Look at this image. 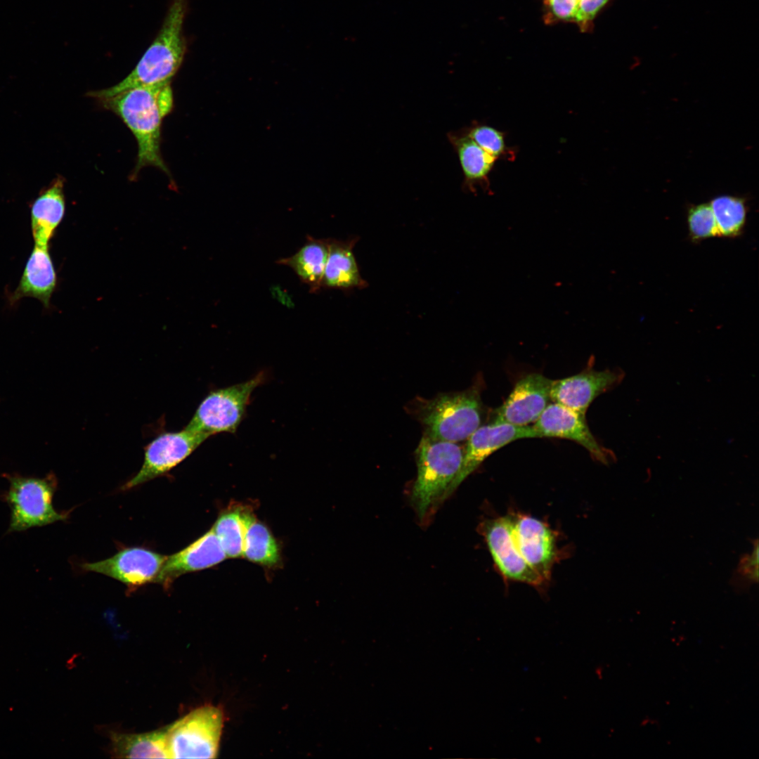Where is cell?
<instances>
[{"mask_svg":"<svg viewBox=\"0 0 759 759\" xmlns=\"http://www.w3.org/2000/svg\"><path fill=\"white\" fill-rule=\"evenodd\" d=\"M98 100L123 121L136 140L138 155L133 176L149 166L169 175L161 155L160 141L162 121L174 107L170 84L136 87Z\"/></svg>","mask_w":759,"mask_h":759,"instance_id":"obj_1","label":"cell"},{"mask_svg":"<svg viewBox=\"0 0 759 759\" xmlns=\"http://www.w3.org/2000/svg\"><path fill=\"white\" fill-rule=\"evenodd\" d=\"M188 0H172L157 37L133 70L115 85L89 93L101 100L124 91L171 83L186 53L183 32Z\"/></svg>","mask_w":759,"mask_h":759,"instance_id":"obj_2","label":"cell"},{"mask_svg":"<svg viewBox=\"0 0 759 759\" xmlns=\"http://www.w3.org/2000/svg\"><path fill=\"white\" fill-rule=\"evenodd\" d=\"M463 448L458 443L422 435L415 450L417 474L410 502L419 522L427 525L439 506L452 493V486L462 461Z\"/></svg>","mask_w":759,"mask_h":759,"instance_id":"obj_3","label":"cell"},{"mask_svg":"<svg viewBox=\"0 0 759 759\" xmlns=\"http://www.w3.org/2000/svg\"><path fill=\"white\" fill-rule=\"evenodd\" d=\"M414 415L429 437L458 443L466 440L481 425L483 404L481 387L442 393L432 398L417 399Z\"/></svg>","mask_w":759,"mask_h":759,"instance_id":"obj_4","label":"cell"},{"mask_svg":"<svg viewBox=\"0 0 759 759\" xmlns=\"http://www.w3.org/2000/svg\"><path fill=\"white\" fill-rule=\"evenodd\" d=\"M9 488L1 495L11 510L7 533L24 531L41 527L68 517V512H60L53 505L57 481L53 474L43 478L24 476L18 474H4Z\"/></svg>","mask_w":759,"mask_h":759,"instance_id":"obj_5","label":"cell"},{"mask_svg":"<svg viewBox=\"0 0 759 759\" xmlns=\"http://www.w3.org/2000/svg\"><path fill=\"white\" fill-rule=\"evenodd\" d=\"M263 372L227 387L211 391L199 404L187 428L209 437L236 432L245 418L254 390L264 382Z\"/></svg>","mask_w":759,"mask_h":759,"instance_id":"obj_6","label":"cell"},{"mask_svg":"<svg viewBox=\"0 0 759 759\" xmlns=\"http://www.w3.org/2000/svg\"><path fill=\"white\" fill-rule=\"evenodd\" d=\"M223 712L205 705L167 726L170 758H213L217 756Z\"/></svg>","mask_w":759,"mask_h":759,"instance_id":"obj_7","label":"cell"},{"mask_svg":"<svg viewBox=\"0 0 759 759\" xmlns=\"http://www.w3.org/2000/svg\"><path fill=\"white\" fill-rule=\"evenodd\" d=\"M208 438L207 435L186 427L179 432L160 434L146 446L140 470L122 489H131L167 473Z\"/></svg>","mask_w":759,"mask_h":759,"instance_id":"obj_8","label":"cell"},{"mask_svg":"<svg viewBox=\"0 0 759 759\" xmlns=\"http://www.w3.org/2000/svg\"><path fill=\"white\" fill-rule=\"evenodd\" d=\"M495 566L506 580L540 587L545 581L524 560L514 540L510 514L484 521L479 527Z\"/></svg>","mask_w":759,"mask_h":759,"instance_id":"obj_9","label":"cell"},{"mask_svg":"<svg viewBox=\"0 0 759 759\" xmlns=\"http://www.w3.org/2000/svg\"><path fill=\"white\" fill-rule=\"evenodd\" d=\"M514 540L526 563L545 583L560 557L557 534L545 522L522 513H510Z\"/></svg>","mask_w":759,"mask_h":759,"instance_id":"obj_10","label":"cell"},{"mask_svg":"<svg viewBox=\"0 0 759 759\" xmlns=\"http://www.w3.org/2000/svg\"><path fill=\"white\" fill-rule=\"evenodd\" d=\"M539 437L573 441L599 462L608 465L615 459L614 453L601 445L590 430L585 415L557 403H549L533 425Z\"/></svg>","mask_w":759,"mask_h":759,"instance_id":"obj_11","label":"cell"},{"mask_svg":"<svg viewBox=\"0 0 759 759\" xmlns=\"http://www.w3.org/2000/svg\"><path fill=\"white\" fill-rule=\"evenodd\" d=\"M167 556L140 547H128L96 562L84 563L82 568L117 580L130 588L156 583Z\"/></svg>","mask_w":759,"mask_h":759,"instance_id":"obj_12","label":"cell"},{"mask_svg":"<svg viewBox=\"0 0 759 759\" xmlns=\"http://www.w3.org/2000/svg\"><path fill=\"white\" fill-rule=\"evenodd\" d=\"M552 379L539 373L521 378L504 403L496 408L491 422L526 426L535 423L549 405Z\"/></svg>","mask_w":759,"mask_h":759,"instance_id":"obj_13","label":"cell"},{"mask_svg":"<svg viewBox=\"0 0 759 759\" xmlns=\"http://www.w3.org/2000/svg\"><path fill=\"white\" fill-rule=\"evenodd\" d=\"M540 438L533 426L491 422L479 426L467 439L453 493L491 454L519 439Z\"/></svg>","mask_w":759,"mask_h":759,"instance_id":"obj_14","label":"cell"},{"mask_svg":"<svg viewBox=\"0 0 759 759\" xmlns=\"http://www.w3.org/2000/svg\"><path fill=\"white\" fill-rule=\"evenodd\" d=\"M623 370H595L592 368L576 375L552 380L551 400L585 415L592 402L600 394L618 385L623 379Z\"/></svg>","mask_w":759,"mask_h":759,"instance_id":"obj_15","label":"cell"},{"mask_svg":"<svg viewBox=\"0 0 759 759\" xmlns=\"http://www.w3.org/2000/svg\"><path fill=\"white\" fill-rule=\"evenodd\" d=\"M226 558L217 536L211 529L183 550L167 556L156 583L168 587L183 574L214 566Z\"/></svg>","mask_w":759,"mask_h":759,"instance_id":"obj_16","label":"cell"},{"mask_svg":"<svg viewBox=\"0 0 759 759\" xmlns=\"http://www.w3.org/2000/svg\"><path fill=\"white\" fill-rule=\"evenodd\" d=\"M56 283L57 276L49 247L34 245L19 283L9 297L10 304H14L24 297H32L48 308Z\"/></svg>","mask_w":759,"mask_h":759,"instance_id":"obj_17","label":"cell"},{"mask_svg":"<svg viewBox=\"0 0 759 759\" xmlns=\"http://www.w3.org/2000/svg\"><path fill=\"white\" fill-rule=\"evenodd\" d=\"M65 211L64 179L58 176L40 191L32 203L30 224L34 245L49 247Z\"/></svg>","mask_w":759,"mask_h":759,"instance_id":"obj_18","label":"cell"},{"mask_svg":"<svg viewBox=\"0 0 759 759\" xmlns=\"http://www.w3.org/2000/svg\"><path fill=\"white\" fill-rule=\"evenodd\" d=\"M358 238L345 241L329 238L327 259L322 288L350 290L367 286L360 274L353 248Z\"/></svg>","mask_w":759,"mask_h":759,"instance_id":"obj_19","label":"cell"},{"mask_svg":"<svg viewBox=\"0 0 759 759\" xmlns=\"http://www.w3.org/2000/svg\"><path fill=\"white\" fill-rule=\"evenodd\" d=\"M448 137L457 153L465 186L472 191L476 186L490 190L489 176L498 160L481 148L464 130L450 134Z\"/></svg>","mask_w":759,"mask_h":759,"instance_id":"obj_20","label":"cell"},{"mask_svg":"<svg viewBox=\"0 0 759 759\" xmlns=\"http://www.w3.org/2000/svg\"><path fill=\"white\" fill-rule=\"evenodd\" d=\"M329 238L316 239L311 235L293 255L281 258L276 264L290 267L311 293L322 288V280L327 259Z\"/></svg>","mask_w":759,"mask_h":759,"instance_id":"obj_21","label":"cell"},{"mask_svg":"<svg viewBox=\"0 0 759 759\" xmlns=\"http://www.w3.org/2000/svg\"><path fill=\"white\" fill-rule=\"evenodd\" d=\"M111 753L119 758H170L167 726L142 734L112 732Z\"/></svg>","mask_w":759,"mask_h":759,"instance_id":"obj_22","label":"cell"},{"mask_svg":"<svg viewBox=\"0 0 759 759\" xmlns=\"http://www.w3.org/2000/svg\"><path fill=\"white\" fill-rule=\"evenodd\" d=\"M253 512L247 506H229L219 514L212 529L217 536L227 557H242L245 536Z\"/></svg>","mask_w":759,"mask_h":759,"instance_id":"obj_23","label":"cell"},{"mask_svg":"<svg viewBox=\"0 0 759 759\" xmlns=\"http://www.w3.org/2000/svg\"><path fill=\"white\" fill-rule=\"evenodd\" d=\"M242 557L266 567H274L280 562V550L275 537L254 513L247 526Z\"/></svg>","mask_w":759,"mask_h":759,"instance_id":"obj_24","label":"cell"},{"mask_svg":"<svg viewBox=\"0 0 759 759\" xmlns=\"http://www.w3.org/2000/svg\"><path fill=\"white\" fill-rule=\"evenodd\" d=\"M713 210L720 236H739L745 226L747 207L742 197L720 195L709 203Z\"/></svg>","mask_w":759,"mask_h":759,"instance_id":"obj_25","label":"cell"},{"mask_svg":"<svg viewBox=\"0 0 759 759\" xmlns=\"http://www.w3.org/2000/svg\"><path fill=\"white\" fill-rule=\"evenodd\" d=\"M465 132L485 151L498 160L513 161L516 150L507 144L503 131L484 123L472 124Z\"/></svg>","mask_w":759,"mask_h":759,"instance_id":"obj_26","label":"cell"},{"mask_svg":"<svg viewBox=\"0 0 759 759\" xmlns=\"http://www.w3.org/2000/svg\"><path fill=\"white\" fill-rule=\"evenodd\" d=\"M687 224L693 241L720 236L713 210L708 203L692 206L687 212Z\"/></svg>","mask_w":759,"mask_h":759,"instance_id":"obj_27","label":"cell"},{"mask_svg":"<svg viewBox=\"0 0 759 759\" xmlns=\"http://www.w3.org/2000/svg\"><path fill=\"white\" fill-rule=\"evenodd\" d=\"M609 1L579 0L573 22L576 23L582 32L590 30L594 19Z\"/></svg>","mask_w":759,"mask_h":759,"instance_id":"obj_28","label":"cell"},{"mask_svg":"<svg viewBox=\"0 0 759 759\" xmlns=\"http://www.w3.org/2000/svg\"><path fill=\"white\" fill-rule=\"evenodd\" d=\"M579 0H544L550 22H573Z\"/></svg>","mask_w":759,"mask_h":759,"instance_id":"obj_29","label":"cell"},{"mask_svg":"<svg viewBox=\"0 0 759 759\" xmlns=\"http://www.w3.org/2000/svg\"><path fill=\"white\" fill-rule=\"evenodd\" d=\"M758 543L751 552L743 562L742 570L748 579L757 581L758 579Z\"/></svg>","mask_w":759,"mask_h":759,"instance_id":"obj_30","label":"cell"}]
</instances>
